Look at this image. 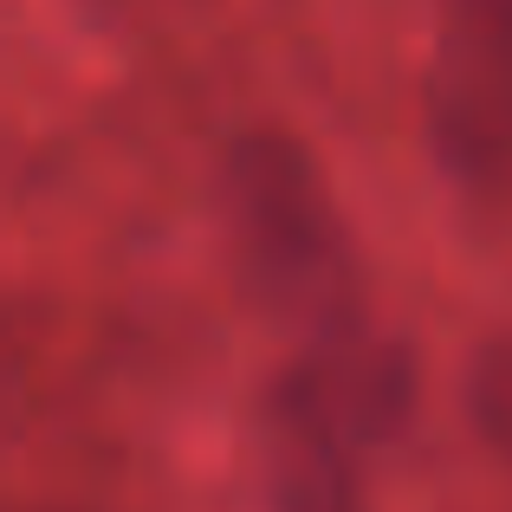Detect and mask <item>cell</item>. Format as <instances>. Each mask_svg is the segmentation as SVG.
Here are the masks:
<instances>
[{"label": "cell", "mask_w": 512, "mask_h": 512, "mask_svg": "<svg viewBox=\"0 0 512 512\" xmlns=\"http://www.w3.org/2000/svg\"><path fill=\"white\" fill-rule=\"evenodd\" d=\"M266 409L318 428L325 441H338L350 454L383 448V441L402 435V422L415 409V357L363 318L338 338L305 344L299 363L273 383Z\"/></svg>", "instance_id": "3957f363"}, {"label": "cell", "mask_w": 512, "mask_h": 512, "mask_svg": "<svg viewBox=\"0 0 512 512\" xmlns=\"http://www.w3.org/2000/svg\"><path fill=\"white\" fill-rule=\"evenodd\" d=\"M266 512H370L357 487V454L266 409Z\"/></svg>", "instance_id": "277c9868"}, {"label": "cell", "mask_w": 512, "mask_h": 512, "mask_svg": "<svg viewBox=\"0 0 512 512\" xmlns=\"http://www.w3.org/2000/svg\"><path fill=\"white\" fill-rule=\"evenodd\" d=\"M221 234L247 299L305 344L363 325V260L318 156L286 130H247L227 143Z\"/></svg>", "instance_id": "6da1fadb"}, {"label": "cell", "mask_w": 512, "mask_h": 512, "mask_svg": "<svg viewBox=\"0 0 512 512\" xmlns=\"http://www.w3.org/2000/svg\"><path fill=\"white\" fill-rule=\"evenodd\" d=\"M461 396H467V422H474V435L487 441L500 461H512V331L487 338L474 357H467Z\"/></svg>", "instance_id": "5b68a950"}, {"label": "cell", "mask_w": 512, "mask_h": 512, "mask_svg": "<svg viewBox=\"0 0 512 512\" xmlns=\"http://www.w3.org/2000/svg\"><path fill=\"white\" fill-rule=\"evenodd\" d=\"M422 130L454 188L512 195V0H454L422 72Z\"/></svg>", "instance_id": "7a4b0ae2"}]
</instances>
